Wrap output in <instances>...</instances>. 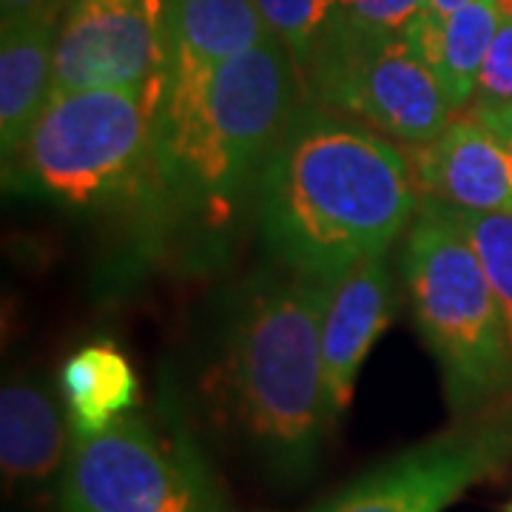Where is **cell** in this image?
<instances>
[{"instance_id":"1","label":"cell","mask_w":512,"mask_h":512,"mask_svg":"<svg viewBox=\"0 0 512 512\" xmlns=\"http://www.w3.org/2000/svg\"><path fill=\"white\" fill-rule=\"evenodd\" d=\"M419 205L399 143L302 100L265 165L256 220L268 251L291 274L333 282L387 254Z\"/></svg>"},{"instance_id":"2","label":"cell","mask_w":512,"mask_h":512,"mask_svg":"<svg viewBox=\"0 0 512 512\" xmlns=\"http://www.w3.org/2000/svg\"><path fill=\"white\" fill-rule=\"evenodd\" d=\"M302 83L288 49H254L197 72H165L151 128L148 217L220 231L254 197Z\"/></svg>"},{"instance_id":"3","label":"cell","mask_w":512,"mask_h":512,"mask_svg":"<svg viewBox=\"0 0 512 512\" xmlns=\"http://www.w3.org/2000/svg\"><path fill=\"white\" fill-rule=\"evenodd\" d=\"M328 282L293 274L239 311L222 359V399L242 441L279 478L311 476L333 421L322 365Z\"/></svg>"},{"instance_id":"4","label":"cell","mask_w":512,"mask_h":512,"mask_svg":"<svg viewBox=\"0 0 512 512\" xmlns=\"http://www.w3.org/2000/svg\"><path fill=\"white\" fill-rule=\"evenodd\" d=\"M404 282L456 419L510 404L512 353L490 279L450 208L421 197L407 228Z\"/></svg>"},{"instance_id":"5","label":"cell","mask_w":512,"mask_h":512,"mask_svg":"<svg viewBox=\"0 0 512 512\" xmlns=\"http://www.w3.org/2000/svg\"><path fill=\"white\" fill-rule=\"evenodd\" d=\"M157 100L143 89L52 94L12 163L6 188L103 211L151 205V128Z\"/></svg>"},{"instance_id":"6","label":"cell","mask_w":512,"mask_h":512,"mask_svg":"<svg viewBox=\"0 0 512 512\" xmlns=\"http://www.w3.org/2000/svg\"><path fill=\"white\" fill-rule=\"evenodd\" d=\"M57 498L60 512H228L200 450L137 413L72 430Z\"/></svg>"},{"instance_id":"7","label":"cell","mask_w":512,"mask_h":512,"mask_svg":"<svg viewBox=\"0 0 512 512\" xmlns=\"http://www.w3.org/2000/svg\"><path fill=\"white\" fill-rule=\"evenodd\" d=\"M302 100L373 128L407 151L436 140L456 117L439 77L404 35L359 26L342 9L302 74Z\"/></svg>"},{"instance_id":"8","label":"cell","mask_w":512,"mask_h":512,"mask_svg":"<svg viewBox=\"0 0 512 512\" xmlns=\"http://www.w3.org/2000/svg\"><path fill=\"white\" fill-rule=\"evenodd\" d=\"M512 461V407H495L390 456L313 512H444Z\"/></svg>"},{"instance_id":"9","label":"cell","mask_w":512,"mask_h":512,"mask_svg":"<svg viewBox=\"0 0 512 512\" xmlns=\"http://www.w3.org/2000/svg\"><path fill=\"white\" fill-rule=\"evenodd\" d=\"M163 46L140 0H66L55 35L52 94L143 89L160 97Z\"/></svg>"},{"instance_id":"10","label":"cell","mask_w":512,"mask_h":512,"mask_svg":"<svg viewBox=\"0 0 512 512\" xmlns=\"http://www.w3.org/2000/svg\"><path fill=\"white\" fill-rule=\"evenodd\" d=\"M407 157L421 197L461 211L512 214V151L470 109Z\"/></svg>"},{"instance_id":"11","label":"cell","mask_w":512,"mask_h":512,"mask_svg":"<svg viewBox=\"0 0 512 512\" xmlns=\"http://www.w3.org/2000/svg\"><path fill=\"white\" fill-rule=\"evenodd\" d=\"M393 313V271L387 254L370 256L328 282L322 313V365L333 413L348 410L359 370Z\"/></svg>"},{"instance_id":"12","label":"cell","mask_w":512,"mask_h":512,"mask_svg":"<svg viewBox=\"0 0 512 512\" xmlns=\"http://www.w3.org/2000/svg\"><path fill=\"white\" fill-rule=\"evenodd\" d=\"M52 390L37 379H9L0 390V467L6 487L40 498L60 487L72 427Z\"/></svg>"},{"instance_id":"13","label":"cell","mask_w":512,"mask_h":512,"mask_svg":"<svg viewBox=\"0 0 512 512\" xmlns=\"http://www.w3.org/2000/svg\"><path fill=\"white\" fill-rule=\"evenodd\" d=\"M501 20L504 15L495 0H470L447 18H436L424 9L402 32L407 46L439 77L444 97L456 114L470 109L476 100L481 66Z\"/></svg>"},{"instance_id":"14","label":"cell","mask_w":512,"mask_h":512,"mask_svg":"<svg viewBox=\"0 0 512 512\" xmlns=\"http://www.w3.org/2000/svg\"><path fill=\"white\" fill-rule=\"evenodd\" d=\"M274 35L256 0H171L163 26V74L197 72Z\"/></svg>"},{"instance_id":"15","label":"cell","mask_w":512,"mask_h":512,"mask_svg":"<svg viewBox=\"0 0 512 512\" xmlns=\"http://www.w3.org/2000/svg\"><path fill=\"white\" fill-rule=\"evenodd\" d=\"M52 20H3L0 26V143L12 163L52 97L55 77Z\"/></svg>"},{"instance_id":"16","label":"cell","mask_w":512,"mask_h":512,"mask_svg":"<svg viewBox=\"0 0 512 512\" xmlns=\"http://www.w3.org/2000/svg\"><path fill=\"white\" fill-rule=\"evenodd\" d=\"M69 427L94 433L126 416L137 402V376L120 350L100 342L77 350L60 370Z\"/></svg>"},{"instance_id":"17","label":"cell","mask_w":512,"mask_h":512,"mask_svg":"<svg viewBox=\"0 0 512 512\" xmlns=\"http://www.w3.org/2000/svg\"><path fill=\"white\" fill-rule=\"evenodd\" d=\"M450 214L467 234L470 245L476 248L481 268L490 279L512 353V214L507 211L484 214V211H461V208H450Z\"/></svg>"},{"instance_id":"18","label":"cell","mask_w":512,"mask_h":512,"mask_svg":"<svg viewBox=\"0 0 512 512\" xmlns=\"http://www.w3.org/2000/svg\"><path fill=\"white\" fill-rule=\"evenodd\" d=\"M256 3L268 29L288 49L302 83V74L308 72L322 37L339 15V0H256Z\"/></svg>"},{"instance_id":"19","label":"cell","mask_w":512,"mask_h":512,"mask_svg":"<svg viewBox=\"0 0 512 512\" xmlns=\"http://www.w3.org/2000/svg\"><path fill=\"white\" fill-rule=\"evenodd\" d=\"M512 103V18L501 20L498 35L481 66L473 109H498Z\"/></svg>"},{"instance_id":"20","label":"cell","mask_w":512,"mask_h":512,"mask_svg":"<svg viewBox=\"0 0 512 512\" xmlns=\"http://www.w3.org/2000/svg\"><path fill=\"white\" fill-rule=\"evenodd\" d=\"M427 3L430 0H339V9L359 26L402 35L410 20H416L427 9Z\"/></svg>"},{"instance_id":"21","label":"cell","mask_w":512,"mask_h":512,"mask_svg":"<svg viewBox=\"0 0 512 512\" xmlns=\"http://www.w3.org/2000/svg\"><path fill=\"white\" fill-rule=\"evenodd\" d=\"M63 0H0L3 20H52L57 23Z\"/></svg>"},{"instance_id":"22","label":"cell","mask_w":512,"mask_h":512,"mask_svg":"<svg viewBox=\"0 0 512 512\" xmlns=\"http://www.w3.org/2000/svg\"><path fill=\"white\" fill-rule=\"evenodd\" d=\"M484 126L493 131L495 137L512 151V103L498 106V109H470Z\"/></svg>"},{"instance_id":"23","label":"cell","mask_w":512,"mask_h":512,"mask_svg":"<svg viewBox=\"0 0 512 512\" xmlns=\"http://www.w3.org/2000/svg\"><path fill=\"white\" fill-rule=\"evenodd\" d=\"M143 3V9H146L148 20H151V26H154V32L160 37V46H163V26H165V12H168V3L171 0H140Z\"/></svg>"},{"instance_id":"24","label":"cell","mask_w":512,"mask_h":512,"mask_svg":"<svg viewBox=\"0 0 512 512\" xmlns=\"http://www.w3.org/2000/svg\"><path fill=\"white\" fill-rule=\"evenodd\" d=\"M470 0H430L427 3V12L430 15H436V18H447V15H453L458 12L461 6H467Z\"/></svg>"},{"instance_id":"25","label":"cell","mask_w":512,"mask_h":512,"mask_svg":"<svg viewBox=\"0 0 512 512\" xmlns=\"http://www.w3.org/2000/svg\"><path fill=\"white\" fill-rule=\"evenodd\" d=\"M495 3H498V9H501L504 18H512V0H495Z\"/></svg>"},{"instance_id":"26","label":"cell","mask_w":512,"mask_h":512,"mask_svg":"<svg viewBox=\"0 0 512 512\" xmlns=\"http://www.w3.org/2000/svg\"><path fill=\"white\" fill-rule=\"evenodd\" d=\"M504 512H512V501H510V504H507V507H504Z\"/></svg>"}]
</instances>
